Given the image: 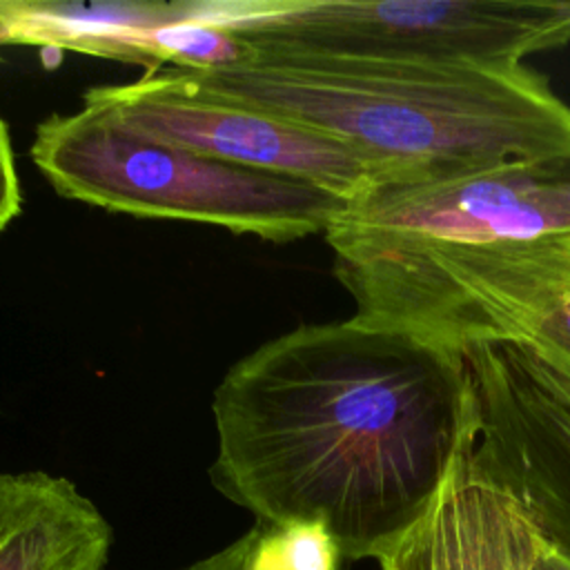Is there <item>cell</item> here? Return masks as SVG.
<instances>
[{"label":"cell","mask_w":570,"mask_h":570,"mask_svg":"<svg viewBox=\"0 0 570 570\" xmlns=\"http://www.w3.org/2000/svg\"><path fill=\"white\" fill-rule=\"evenodd\" d=\"M212 410V485L263 525L321 521L358 561L434 497L474 425V390L461 354L347 318L236 361Z\"/></svg>","instance_id":"cell-1"},{"label":"cell","mask_w":570,"mask_h":570,"mask_svg":"<svg viewBox=\"0 0 570 570\" xmlns=\"http://www.w3.org/2000/svg\"><path fill=\"white\" fill-rule=\"evenodd\" d=\"M194 91L334 138L381 183L570 160V105L525 65H436L254 51L169 67Z\"/></svg>","instance_id":"cell-2"},{"label":"cell","mask_w":570,"mask_h":570,"mask_svg":"<svg viewBox=\"0 0 570 570\" xmlns=\"http://www.w3.org/2000/svg\"><path fill=\"white\" fill-rule=\"evenodd\" d=\"M29 154L62 198L138 218L218 225L272 243L325 234L345 205L314 183L147 138L96 105L45 118Z\"/></svg>","instance_id":"cell-3"},{"label":"cell","mask_w":570,"mask_h":570,"mask_svg":"<svg viewBox=\"0 0 570 570\" xmlns=\"http://www.w3.org/2000/svg\"><path fill=\"white\" fill-rule=\"evenodd\" d=\"M191 20L232 31L254 51L347 60L523 65L570 42V2H194Z\"/></svg>","instance_id":"cell-4"},{"label":"cell","mask_w":570,"mask_h":570,"mask_svg":"<svg viewBox=\"0 0 570 570\" xmlns=\"http://www.w3.org/2000/svg\"><path fill=\"white\" fill-rule=\"evenodd\" d=\"M461 356L483 468L570 563V356L537 343H481Z\"/></svg>","instance_id":"cell-5"},{"label":"cell","mask_w":570,"mask_h":570,"mask_svg":"<svg viewBox=\"0 0 570 570\" xmlns=\"http://www.w3.org/2000/svg\"><path fill=\"white\" fill-rule=\"evenodd\" d=\"M570 160L501 163L448 176L376 183L325 229L336 249L454 245L570 232Z\"/></svg>","instance_id":"cell-6"},{"label":"cell","mask_w":570,"mask_h":570,"mask_svg":"<svg viewBox=\"0 0 570 570\" xmlns=\"http://www.w3.org/2000/svg\"><path fill=\"white\" fill-rule=\"evenodd\" d=\"M82 102L111 111L147 138L229 165L301 178L345 200L381 183L376 167L352 147L281 118L207 98L178 80L169 67L125 85L89 87Z\"/></svg>","instance_id":"cell-7"},{"label":"cell","mask_w":570,"mask_h":570,"mask_svg":"<svg viewBox=\"0 0 570 570\" xmlns=\"http://www.w3.org/2000/svg\"><path fill=\"white\" fill-rule=\"evenodd\" d=\"M548 546L483 468L474 425L423 512L376 557L379 570H534Z\"/></svg>","instance_id":"cell-8"},{"label":"cell","mask_w":570,"mask_h":570,"mask_svg":"<svg viewBox=\"0 0 570 570\" xmlns=\"http://www.w3.org/2000/svg\"><path fill=\"white\" fill-rule=\"evenodd\" d=\"M111 525L65 476L0 472V570H102Z\"/></svg>","instance_id":"cell-9"},{"label":"cell","mask_w":570,"mask_h":570,"mask_svg":"<svg viewBox=\"0 0 570 570\" xmlns=\"http://www.w3.org/2000/svg\"><path fill=\"white\" fill-rule=\"evenodd\" d=\"M185 18V2H0V45H42L160 69L156 27Z\"/></svg>","instance_id":"cell-10"},{"label":"cell","mask_w":570,"mask_h":570,"mask_svg":"<svg viewBox=\"0 0 570 570\" xmlns=\"http://www.w3.org/2000/svg\"><path fill=\"white\" fill-rule=\"evenodd\" d=\"M240 570H343V552L321 521L256 523L240 537Z\"/></svg>","instance_id":"cell-11"},{"label":"cell","mask_w":570,"mask_h":570,"mask_svg":"<svg viewBox=\"0 0 570 570\" xmlns=\"http://www.w3.org/2000/svg\"><path fill=\"white\" fill-rule=\"evenodd\" d=\"M22 209V194H20V180L16 171V158L11 147L9 127L0 116V232H4L11 220Z\"/></svg>","instance_id":"cell-12"},{"label":"cell","mask_w":570,"mask_h":570,"mask_svg":"<svg viewBox=\"0 0 570 570\" xmlns=\"http://www.w3.org/2000/svg\"><path fill=\"white\" fill-rule=\"evenodd\" d=\"M240 554H243L240 539H236L229 546H225V548H220V550H216V552H212V554L189 563L183 570H240Z\"/></svg>","instance_id":"cell-13"},{"label":"cell","mask_w":570,"mask_h":570,"mask_svg":"<svg viewBox=\"0 0 570 570\" xmlns=\"http://www.w3.org/2000/svg\"><path fill=\"white\" fill-rule=\"evenodd\" d=\"M534 570H570V563H566L563 559H559L554 552H550L548 548L539 554Z\"/></svg>","instance_id":"cell-14"}]
</instances>
